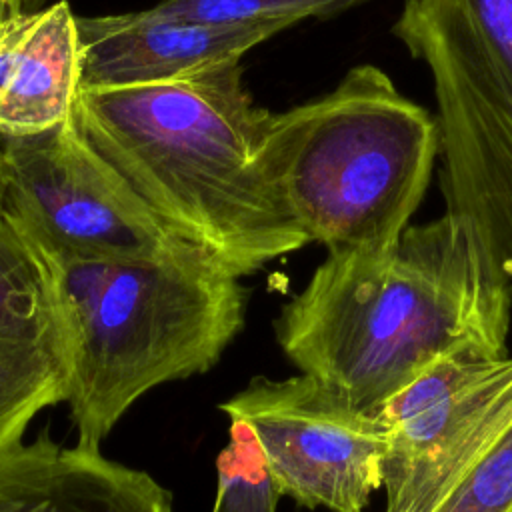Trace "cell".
I'll list each match as a JSON object with an SVG mask.
<instances>
[{
	"instance_id": "obj_18",
	"label": "cell",
	"mask_w": 512,
	"mask_h": 512,
	"mask_svg": "<svg viewBox=\"0 0 512 512\" xmlns=\"http://www.w3.org/2000/svg\"><path fill=\"white\" fill-rule=\"evenodd\" d=\"M0 202H2V184H0ZM2 206V204H0Z\"/></svg>"
},
{
	"instance_id": "obj_14",
	"label": "cell",
	"mask_w": 512,
	"mask_h": 512,
	"mask_svg": "<svg viewBox=\"0 0 512 512\" xmlns=\"http://www.w3.org/2000/svg\"><path fill=\"white\" fill-rule=\"evenodd\" d=\"M368 0H160L158 14L222 26H276L286 30L306 18H332Z\"/></svg>"
},
{
	"instance_id": "obj_17",
	"label": "cell",
	"mask_w": 512,
	"mask_h": 512,
	"mask_svg": "<svg viewBox=\"0 0 512 512\" xmlns=\"http://www.w3.org/2000/svg\"><path fill=\"white\" fill-rule=\"evenodd\" d=\"M30 0H0V26L8 20L24 14V8Z\"/></svg>"
},
{
	"instance_id": "obj_15",
	"label": "cell",
	"mask_w": 512,
	"mask_h": 512,
	"mask_svg": "<svg viewBox=\"0 0 512 512\" xmlns=\"http://www.w3.org/2000/svg\"><path fill=\"white\" fill-rule=\"evenodd\" d=\"M278 494L266 474L254 434L230 422L228 444L216 458V494L210 512H276Z\"/></svg>"
},
{
	"instance_id": "obj_2",
	"label": "cell",
	"mask_w": 512,
	"mask_h": 512,
	"mask_svg": "<svg viewBox=\"0 0 512 512\" xmlns=\"http://www.w3.org/2000/svg\"><path fill=\"white\" fill-rule=\"evenodd\" d=\"M72 118L170 232L234 276L310 244L270 176L272 112L254 104L240 64L166 84L78 90Z\"/></svg>"
},
{
	"instance_id": "obj_5",
	"label": "cell",
	"mask_w": 512,
	"mask_h": 512,
	"mask_svg": "<svg viewBox=\"0 0 512 512\" xmlns=\"http://www.w3.org/2000/svg\"><path fill=\"white\" fill-rule=\"evenodd\" d=\"M392 34L432 78L446 212L512 282V0H404Z\"/></svg>"
},
{
	"instance_id": "obj_8",
	"label": "cell",
	"mask_w": 512,
	"mask_h": 512,
	"mask_svg": "<svg viewBox=\"0 0 512 512\" xmlns=\"http://www.w3.org/2000/svg\"><path fill=\"white\" fill-rule=\"evenodd\" d=\"M220 410L254 434L278 496L310 510L366 512L382 488L380 424L306 374L256 376Z\"/></svg>"
},
{
	"instance_id": "obj_3",
	"label": "cell",
	"mask_w": 512,
	"mask_h": 512,
	"mask_svg": "<svg viewBox=\"0 0 512 512\" xmlns=\"http://www.w3.org/2000/svg\"><path fill=\"white\" fill-rule=\"evenodd\" d=\"M44 260L50 350L82 448L100 450L148 390L208 372L244 326L240 278L188 240L142 258Z\"/></svg>"
},
{
	"instance_id": "obj_9",
	"label": "cell",
	"mask_w": 512,
	"mask_h": 512,
	"mask_svg": "<svg viewBox=\"0 0 512 512\" xmlns=\"http://www.w3.org/2000/svg\"><path fill=\"white\" fill-rule=\"evenodd\" d=\"M276 26H222L158 14L154 8L78 16L80 90L150 86L240 64Z\"/></svg>"
},
{
	"instance_id": "obj_7",
	"label": "cell",
	"mask_w": 512,
	"mask_h": 512,
	"mask_svg": "<svg viewBox=\"0 0 512 512\" xmlns=\"http://www.w3.org/2000/svg\"><path fill=\"white\" fill-rule=\"evenodd\" d=\"M384 432V510L432 512L512 420V356H448L374 416Z\"/></svg>"
},
{
	"instance_id": "obj_6",
	"label": "cell",
	"mask_w": 512,
	"mask_h": 512,
	"mask_svg": "<svg viewBox=\"0 0 512 512\" xmlns=\"http://www.w3.org/2000/svg\"><path fill=\"white\" fill-rule=\"evenodd\" d=\"M2 210L54 260L156 256L170 232L132 186L82 136L74 118L0 136Z\"/></svg>"
},
{
	"instance_id": "obj_10",
	"label": "cell",
	"mask_w": 512,
	"mask_h": 512,
	"mask_svg": "<svg viewBox=\"0 0 512 512\" xmlns=\"http://www.w3.org/2000/svg\"><path fill=\"white\" fill-rule=\"evenodd\" d=\"M0 512H174L172 494L144 470L92 448H66L42 428L0 448Z\"/></svg>"
},
{
	"instance_id": "obj_11",
	"label": "cell",
	"mask_w": 512,
	"mask_h": 512,
	"mask_svg": "<svg viewBox=\"0 0 512 512\" xmlns=\"http://www.w3.org/2000/svg\"><path fill=\"white\" fill-rule=\"evenodd\" d=\"M78 90V16L66 0L0 26V136L62 124Z\"/></svg>"
},
{
	"instance_id": "obj_4",
	"label": "cell",
	"mask_w": 512,
	"mask_h": 512,
	"mask_svg": "<svg viewBox=\"0 0 512 512\" xmlns=\"http://www.w3.org/2000/svg\"><path fill=\"white\" fill-rule=\"evenodd\" d=\"M440 152L436 116L374 64L326 94L272 114L264 156L308 242L388 254L410 226Z\"/></svg>"
},
{
	"instance_id": "obj_13",
	"label": "cell",
	"mask_w": 512,
	"mask_h": 512,
	"mask_svg": "<svg viewBox=\"0 0 512 512\" xmlns=\"http://www.w3.org/2000/svg\"><path fill=\"white\" fill-rule=\"evenodd\" d=\"M64 402V384L50 348L0 340V448L20 440L32 418Z\"/></svg>"
},
{
	"instance_id": "obj_16",
	"label": "cell",
	"mask_w": 512,
	"mask_h": 512,
	"mask_svg": "<svg viewBox=\"0 0 512 512\" xmlns=\"http://www.w3.org/2000/svg\"><path fill=\"white\" fill-rule=\"evenodd\" d=\"M432 512H512V420Z\"/></svg>"
},
{
	"instance_id": "obj_1",
	"label": "cell",
	"mask_w": 512,
	"mask_h": 512,
	"mask_svg": "<svg viewBox=\"0 0 512 512\" xmlns=\"http://www.w3.org/2000/svg\"><path fill=\"white\" fill-rule=\"evenodd\" d=\"M510 322L512 282L444 212L384 256L328 252L274 326L300 374L372 418L442 358L508 356Z\"/></svg>"
},
{
	"instance_id": "obj_12",
	"label": "cell",
	"mask_w": 512,
	"mask_h": 512,
	"mask_svg": "<svg viewBox=\"0 0 512 512\" xmlns=\"http://www.w3.org/2000/svg\"><path fill=\"white\" fill-rule=\"evenodd\" d=\"M0 340L52 344V290L44 256L0 206ZM52 352V350H50Z\"/></svg>"
}]
</instances>
